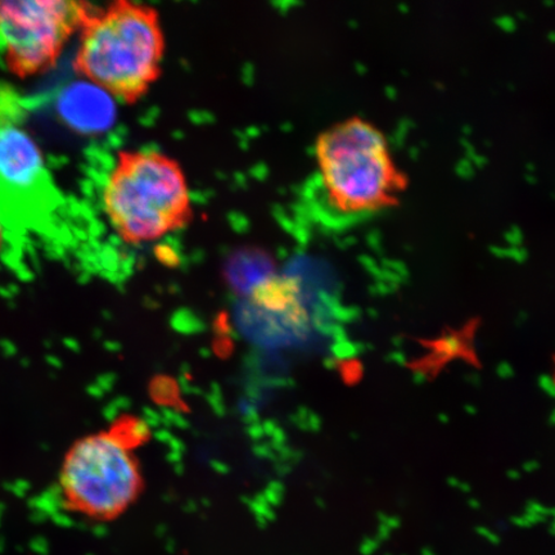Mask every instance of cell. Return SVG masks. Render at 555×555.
<instances>
[{
    "label": "cell",
    "mask_w": 555,
    "mask_h": 555,
    "mask_svg": "<svg viewBox=\"0 0 555 555\" xmlns=\"http://www.w3.org/2000/svg\"><path fill=\"white\" fill-rule=\"evenodd\" d=\"M80 31L74 68L82 78L128 103L141 100L155 85L165 52L155 9L127 0L92 9Z\"/></svg>",
    "instance_id": "cell-1"
},
{
    "label": "cell",
    "mask_w": 555,
    "mask_h": 555,
    "mask_svg": "<svg viewBox=\"0 0 555 555\" xmlns=\"http://www.w3.org/2000/svg\"><path fill=\"white\" fill-rule=\"evenodd\" d=\"M315 159L328 205L349 217L398 206L409 186L385 131L362 116L323 130L317 138Z\"/></svg>",
    "instance_id": "cell-2"
},
{
    "label": "cell",
    "mask_w": 555,
    "mask_h": 555,
    "mask_svg": "<svg viewBox=\"0 0 555 555\" xmlns=\"http://www.w3.org/2000/svg\"><path fill=\"white\" fill-rule=\"evenodd\" d=\"M103 211L129 245H143L184 228L192 219L185 173L176 159L154 150L121 151L104 180Z\"/></svg>",
    "instance_id": "cell-3"
},
{
    "label": "cell",
    "mask_w": 555,
    "mask_h": 555,
    "mask_svg": "<svg viewBox=\"0 0 555 555\" xmlns=\"http://www.w3.org/2000/svg\"><path fill=\"white\" fill-rule=\"evenodd\" d=\"M143 488L142 468L133 449L109 428L75 441L62 461L61 502L74 515L109 522L138 501Z\"/></svg>",
    "instance_id": "cell-4"
},
{
    "label": "cell",
    "mask_w": 555,
    "mask_h": 555,
    "mask_svg": "<svg viewBox=\"0 0 555 555\" xmlns=\"http://www.w3.org/2000/svg\"><path fill=\"white\" fill-rule=\"evenodd\" d=\"M93 7L68 0H9L0 2V54L18 78L44 73Z\"/></svg>",
    "instance_id": "cell-5"
},
{
    "label": "cell",
    "mask_w": 555,
    "mask_h": 555,
    "mask_svg": "<svg viewBox=\"0 0 555 555\" xmlns=\"http://www.w3.org/2000/svg\"><path fill=\"white\" fill-rule=\"evenodd\" d=\"M52 204V180L20 96L0 86V217L31 225Z\"/></svg>",
    "instance_id": "cell-6"
},
{
    "label": "cell",
    "mask_w": 555,
    "mask_h": 555,
    "mask_svg": "<svg viewBox=\"0 0 555 555\" xmlns=\"http://www.w3.org/2000/svg\"><path fill=\"white\" fill-rule=\"evenodd\" d=\"M60 113L73 128L90 134L108 129L116 114L113 95L89 81L69 87L61 95Z\"/></svg>",
    "instance_id": "cell-7"
},
{
    "label": "cell",
    "mask_w": 555,
    "mask_h": 555,
    "mask_svg": "<svg viewBox=\"0 0 555 555\" xmlns=\"http://www.w3.org/2000/svg\"><path fill=\"white\" fill-rule=\"evenodd\" d=\"M117 439H120L125 446L134 450L138 443L144 441L147 429L142 422H137L134 418H122L114 422V425L109 427Z\"/></svg>",
    "instance_id": "cell-8"
},
{
    "label": "cell",
    "mask_w": 555,
    "mask_h": 555,
    "mask_svg": "<svg viewBox=\"0 0 555 555\" xmlns=\"http://www.w3.org/2000/svg\"><path fill=\"white\" fill-rule=\"evenodd\" d=\"M3 240H4L3 225H2V221H0V251H2Z\"/></svg>",
    "instance_id": "cell-9"
}]
</instances>
